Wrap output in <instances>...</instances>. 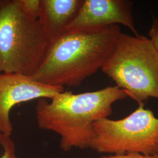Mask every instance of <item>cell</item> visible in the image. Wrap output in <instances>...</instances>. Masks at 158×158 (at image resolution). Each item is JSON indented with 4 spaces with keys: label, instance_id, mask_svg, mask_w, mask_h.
<instances>
[{
    "label": "cell",
    "instance_id": "obj_4",
    "mask_svg": "<svg viewBox=\"0 0 158 158\" xmlns=\"http://www.w3.org/2000/svg\"><path fill=\"white\" fill-rule=\"evenodd\" d=\"M48 44L40 19L28 16L20 0H0V73L32 77Z\"/></svg>",
    "mask_w": 158,
    "mask_h": 158
},
{
    "label": "cell",
    "instance_id": "obj_5",
    "mask_svg": "<svg viewBox=\"0 0 158 158\" xmlns=\"http://www.w3.org/2000/svg\"><path fill=\"white\" fill-rule=\"evenodd\" d=\"M144 105L139 104L124 118H106L94 122V136L89 148L111 155L158 153V118Z\"/></svg>",
    "mask_w": 158,
    "mask_h": 158
},
{
    "label": "cell",
    "instance_id": "obj_11",
    "mask_svg": "<svg viewBox=\"0 0 158 158\" xmlns=\"http://www.w3.org/2000/svg\"><path fill=\"white\" fill-rule=\"evenodd\" d=\"M100 158H158V153L153 155H144L138 153H129L121 155H104Z\"/></svg>",
    "mask_w": 158,
    "mask_h": 158
},
{
    "label": "cell",
    "instance_id": "obj_6",
    "mask_svg": "<svg viewBox=\"0 0 158 158\" xmlns=\"http://www.w3.org/2000/svg\"><path fill=\"white\" fill-rule=\"evenodd\" d=\"M64 91V87L44 85L23 74L0 73V133L11 136L10 114L15 106L36 99L51 100Z\"/></svg>",
    "mask_w": 158,
    "mask_h": 158
},
{
    "label": "cell",
    "instance_id": "obj_8",
    "mask_svg": "<svg viewBox=\"0 0 158 158\" xmlns=\"http://www.w3.org/2000/svg\"><path fill=\"white\" fill-rule=\"evenodd\" d=\"M83 0H42L40 17L48 42L65 34L74 20Z\"/></svg>",
    "mask_w": 158,
    "mask_h": 158
},
{
    "label": "cell",
    "instance_id": "obj_1",
    "mask_svg": "<svg viewBox=\"0 0 158 158\" xmlns=\"http://www.w3.org/2000/svg\"><path fill=\"white\" fill-rule=\"evenodd\" d=\"M121 32L117 25L68 31L48 42L32 79L52 86L78 87L102 69Z\"/></svg>",
    "mask_w": 158,
    "mask_h": 158
},
{
    "label": "cell",
    "instance_id": "obj_3",
    "mask_svg": "<svg viewBox=\"0 0 158 158\" xmlns=\"http://www.w3.org/2000/svg\"><path fill=\"white\" fill-rule=\"evenodd\" d=\"M102 70L138 105L158 100V52L147 36L121 32Z\"/></svg>",
    "mask_w": 158,
    "mask_h": 158
},
{
    "label": "cell",
    "instance_id": "obj_7",
    "mask_svg": "<svg viewBox=\"0 0 158 158\" xmlns=\"http://www.w3.org/2000/svg\"><path fill=\"white\" fill-rule=\"evenodd\" d=\"M132 4L128 0H83L68 31L121 24L138 35L132 14Z\"/></svg>",
    "mask_w": 158,
    "mask_h": 158
},
{
    "label": "cell",
    "instance_id": "obj_12",
    "mask_svg": "<svg viewBox=\"0 0 158 158\" xmlns=\"http://www.w3.org/2000/svg\"><path fill=\"white\" fill-rule=\"evenodd\" d=\"M149 38L152 41L153 45L158 52V19L152 18V23L149 29Z\"/></svg>",
    "mask_w": 158,
    "mask_h": 158
},
{
    "label": "cell",
    "instance_id": "obj_9",
    "mask_svg": "<svg viewBox=\"0 0 158 158\" xmlns=\"http://www.w3.org/2000/svg\"><path fill=\"white\" fill-rule=\"evenodd\" d=\"M24 12L30 17L39 19L41 9L42 0H20Z\"/></svg>",
    "mask_w": 158,
    "mask_h": 158
},
{
    "label": "cell",
    "instance_id": "obj_13",
    "mask_svg": "<svg viewBox=\"0 0 158 158\" xmlns=\"http://www.w3.org/2000/svg\"></svg>",
    "mask_w": 158,
    "mask_h": 158
},
{
    "label": "cell",
    "instance_id": "obj_10",
    "mask_svg": "<svg viewBox=\"0 0 158 158\" xmlns=\"http://www.w3.org/2000/svg\"><path fill=\"white\" fill-rule=\"evenodd\" d=\"M0 145L4 149L3 154L0 158H18L16 155L14 142L11 139V136L0 133Z\"/></svg>",
    "mask_w": 158,
    "mask_h": 158
},
{
    "label": "cell",
    "instance_id": "obj_2",
    "mask_svg": "<svg viewBox=\"0 0 158 158\" xmlns=\"http://www.w3.org/2000/svg\"><path fill=\"white\" fill-rule=\"evenodd\" d=\"M127 97L116 85L80 94L64 91L49 102L38 100L35 107L38 125L60 136L63 151L89 148L94 136V123L108 118L113 113V104Z\"/></svg>",
    "mask_w": 158,
    "mask_h": 158
}]
</instances>
